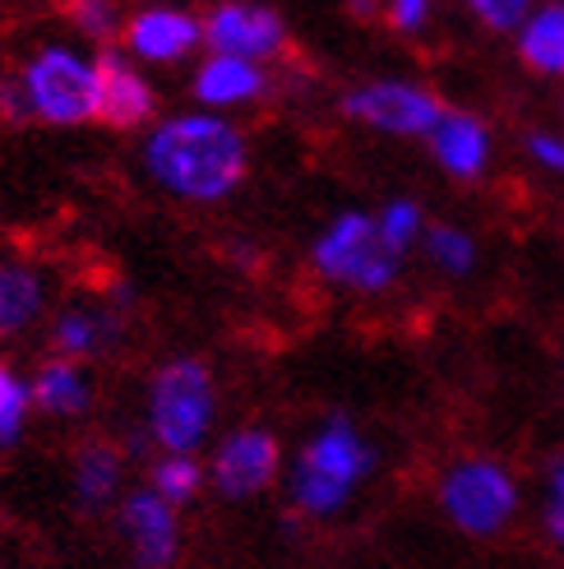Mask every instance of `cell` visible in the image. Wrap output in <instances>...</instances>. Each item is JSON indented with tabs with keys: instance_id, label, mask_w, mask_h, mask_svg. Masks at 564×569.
Segmentation results:
<instances>
[{
	"instance_id": "6da1fadb",
	"label": "cell",
	"mask_w": 564,
	"mask_h": 569,
	"mask_svg": "<svg viewBox=\"0 0 564 569\" xmlns=\"http://www.w3.org/2000/svg\"><path fill=\"white\" fill-rule=\"evenodd\" d=\"M144 162L158 186H167L181 199L209 204V199H222L241 186L245 139L236 126L218 117H177L149 134Z\"/></svg>"
},
{
	"instance_id": "7a4b0ae2",
	"label": "cell",
	"mask_w": 564,
	"mask_h": 569,
	"mask_svg": "<svg viewBox=\"0 0 564 569\" xmlns=\"http://www.w3.org/2000/svg\"><path fill=\"white\" fill-rule=\"evenodd\" d=\"M380 453L361 440L352 421L333 417L324 431L301 449L292 468V505L305 515H333L352 500V491L375 472Z\"/></svg>"
},
{
	"instance_id": "3957f363",
	"label": "cell",
	"mask_w": 564,
	"mask_h": 569,
	"mask_svg": "<svg viewBox=\"0 0 564 569\" xmlns=\"http://www.w3.org/2000/svg\"><path fill=\"white\" fill-rule=\"evenodd\" d=\"M315 269L352 292H384L403 269V250L384 237L380 218L343 213L329 222V232L315 241Z\"/></svg>"
},
{
	"instance_id": "277c9868",
	"label": "cell",
	"mask_w": 564,
	"mask_h": 569,
	"mask_svg": "<svg viewBox=\"0 0 564 569\" xmlns=\"http://www.w3.org/2000/svg\"><path fill=\"white\" fill-rule=\"evenodd\" d=\"M213 426V380L204 361H167L149 385V431L162 449L194 453Z\"/></svg>"
},
{
	"instance_id": "5b68a950",
	"label": "cell",
	"mask_w": 564,
	"mask_h": 569,
	"mask_svg": "<svg viewBox=\"0 0 564 569\" xmlns=\"http://www.w3.org/2000/svg\"><path fill=\"white\" fill-rule=\"evenodd\" d=\"M440 505L449 523L467 537H495L504 523L514 519L518 509V491L514 477L491 459H463L444 472L440 481Z\"/></svg>"
},
{
	"instance_id": "8992f818",
	"label": "cell",
	"mask_w": 564,
	"mask_h": 569,
	"mask_svg": "<svg viewBox=\"0 0 564 569\" xmlns=\"http://www.w3.org/2000/svg\"><path fill=\"white\" fill-rule=\"evenodd\" d=\"M28 98H33V117L51 126H79L98 117V66L66 47L38 51L23 70Z\"/></svg>"
},
{
	"instance_id": "52a82bcc",
	"label": "cell",
	"mask_w": 564,
	"mask_h": 569,
	"mask_svg": "<svg viewBox=\"0 0 564 569\" xmlns=\"http://www.w3.org/2000/svg\"><path fill=\"white\" fill-rule=\"evenodd\" d=\"M343 117L371 126L380 134H431L435 121L444 117V107L426 89H416V83L380 79V83H365V89H352L343 98Z\"/></svg>"
},
{
	"instance_id": "ba28073f",
	"label": "cell",
	"mask_w": 564,
	"mask_h": 569,
	"mask_svg": "<svg viewBox=\"0 0 564 569\" xmlns=\"http://www.w3.org/2000/svg\"><path fill=\"white\" fill-rule=\"evenodd\" d=\"M278 472V440L269 431H236L213 453V487L228 500L260 496Z\"/></svg>"
},
{
	"instance_id": "9c48e42d",
	"label": "cell",
	"mask_w": 564,
	"mask_h": 569,
	"mask_svg": "<svg viewBox=\"0 0 564 569\" xmlns=\"http://www.w3.org/2000/svg\"><path fill=\"white\" fill-rule=\"evenodd\" d=\"M121 532L130 537L139 565H149V569L172 565L177 542H181L177 537V505L158 491H134L121 505Z\"/></svg>"
},
{
	"instance_id": "30bf717a",
	"label": "cell",
	"mask_w": 564,
	"mask_h": 569,
	"mask_svg": "<svg viewBox=\"0 0 564 569\" xmlns=\"http://www.w3.org/2000/svg\"><path fill=\"white\" fill-rule=\"evenodd\" d=\"M204 38L213 51H236V56H273L282 51V42H288V28H282V19L264 6H218L204 23Z\"/></svg>"
},
{
	"instance_id": "8fae6325",
	"label": "cell",
	"mask_w": 564,
	"mask_h": 569,
	"mask_svg": "<svg viewBox=\"0 0 564 569\" xmlns=\"http://www.w3.org/2000/svg\"><path fill=\"white\" fill-rule=\"evenodd\" d=\"M93 66H98V121H107V126H139V121L153 117V89L139 79V70L130 61L102 51Z\"/></svg>"
},
{
	"instance_id": "7c38bea8",
	"label": "cell",
	"mask_w": 564,
	"mask_h": 569,
	"mask_svg": "<svg viewBox=\"0 0 564 569\" xmlns=\"http://www.w3.org/2000/svg\"><path fill=\"white\" fill-rule=\"evenodd\" d=\"M431 149L449 177L472 181V177H482V167L491 158V134L476 117H467V111H444L431 130Z\"/></svg>"
},
{
	"instance_id": "4fadbf2b",
	"label": "cell",
	"mask_w": 564,
	"mask_h": 569,
	"mask_svg": "<svg viewBox=\"0 0 564 569\" xmlns=\"http://www.w3.org/2000/svg\"><path fill=\"white\" fill-rule=\"evenodd\" d=\"M130 51L139 61H153V66H172L181 56L200 42V23L181 10H144L139 19H130Z\"/></svg>"
},
{
	"instance_id": "5bb4252c",
	"label": "cell",
	"mask_w": 564,
	"mask_h": 569,
	"mask_svg": "<svg viewBox=\"0 0 564 569\" xmlns=\"http://www.w3.org/2000/svg\"><path fill=\"white\" fill-rule=\"evenodd\" d=\"M264 70L255 66V56H236V51H213L209 61L194 74V93L209 107H236L264 93Z\"/></svg>"
},
{
	"instance_id": "9a60e30c",
	"label": "cell",
	"mask_w": 564,
	"mask_h": 569,
	"mask_svg": "<svg viewBox=\"0 0 564 569\" xmlns=\"http://www.w3.org/2000/svg\"><path fill=\"white\" fill-rule=\"evenodd\" d=\"M518 56L537 70V74H555L564 79V0L532 10L523 19V38H518Z\"/></svg>"
},
{
	"instance_id": "2e32d148",
	"label": "cell",
	"mask_w": 564,
	"mask_h": 569,
	"mask_svg": "<svg viewBox=\"0 0 564 569\" xmlns=\"http://www.w3.org/2000/svg\"><path fill=\"white\" fill-rule=\"evenodd\" d=\"M117 316H107V310H66L61 320H56L51 338H56V348H61L66 357L83 361V357H102L111 343H117Z\"/></svg>"
},
{
	"instance_id": "e0dca14e",
	"label": "cell",
	"mask_w": 564,
	"mask_h": 569,
	"mask_svg": "<svg viewBox=\"0 0 564 569\" xmlns=\"http://www.w3.org/2000/svg\"><path fill=\"white\" fill-rule=\"evenodd\" d=\"M121 487V459L111 445H83L74 459V500L83 509H102Z\"/></svg>"
},
{
	"instance_id": "ac0fdd59",
	"label": "cell",
	"mask_w": 564,
	"mask_h": 569,
	"mask_svg": "<svg viewBox=\"0 0 564 569\" xmlns=\"http://www.w3.org/2000/svg\"><path fill=\"white\" fill-rule=\"evenodd\" d=\"M33 398L51 412V417H79L83 408H89V380H83V371L70 361H47L38 380H33Z\"/></svg>"
},
{
	"instance_id": "d6986e66",
	"label": "cell",
	"mask_w": 564,
	"mask_h": 569,
	"mask_svg": "<svg viewBox=\"0 0 564 569\" xmlns=\"http://www.w3.org/2000/svg\"><path fill=\"white\" fill-rule=\"evenodd\" d=\"M42 310V278L33 269L0 264V333H19Z\"/></svg>"
},
{
	"instance_id": "ffe728a7",
	"label": "cell",
	"mask_w": 564,
	"mask_h": 569,
	"mask_svg": "<svg viewBox=\"0 0 564 569\" xmlns=\"http://www.w3.org/2000/svg\"><path fill=\"white\" fill-rule=\"evenodd\" d=\"M200 481H204V472H200V463H194V453L167 449V459L153 468V491L167 496L172 505H190L194 496H200Z\"/></svg>"
},
{
	"instance_id": "44dd1931",
	"label": "cell",
	"mask_w": 564,
	"mask_h": 569,
	"mask_svg": "<svg viewBox=\"0 0 564 569\" xmlns=\"http://www.w3.org/2000/svg\"><path fill=\"white\" fill-rule=\"evenodd\" d=\"M426 254H431V264L440 273H449V278H463L476 264V246H472L467 232H459V227H431Z\"/></svg>"
},
{
	"instance_id": "7402d4cb",
	"label": "cell",
	"mask_w": 564,
	"mask_h": 569,
	"mask_svg": "<svg viewBox=\"0 0 564 569\" xmlns=\"http://www.w3.org/2000/svg\"><path fill=\"white\" fill-rule=\"evenodd\" d=\"M28 403H33V389H28L10 366H0V449H14V440L23 436Z\"/></svg>"
},
{
	"instance_id": "603a6c76",
	"label": "cell",
	"mask_w": 564,
	"mask_h": 569,
	"mask_svg": "<svg viewBox=\"0 0 564 569\" xmlns=\"http://www.w3.org/2000/svg\"><path fill=\"white\" fill-rule=\"evenodd\" d=\"M70 19L83 38L111 42L121 28V0H70Z\"/></svg>"
},
{
	"instance_id": "cb8c5ba5",
	"label": "cell",
	"mask_w": 564,
	"mask_h": 569,
	"mask_svg": "<svg viewBox=\"0 0 564 569\" xmlns=\"http://www.w3.org/2000/svg\"><path fill=\"white\" fill-rule=\"evenodd\" d=\"M467 6L486 28H495V33H514L532 14V0H467Z\"/></svg>"
},
{
	"instance_id": "d4e9b609",
	"label": "cell",
	"mask_w": 564,
	"mask_h": 569,
	"mask_svg": "<svg viewBox=\"0 0 564 569\" xmlns=\"http://www.w3.org/2000/svg\"><path fill=\"white\" fill-rule=\"evenodd\" d=\"M380 227H384V237L393 246L407 250L421 237V209L407 204V199H393V204H384V213H380Z\"/></svg>"
},
{
	"instance_id": "484cf974",
	"label": "cell",
	"mask_w": 564,
	"mask_h": 569,
	"mask_svg": "<svg viewBox=\"0 0 564 569\" xmlns=\"http://www.w3.org/2000/svg\"><path fill=\"white\" fill-rule=\"evenodd\" d=\"M384 14L399 33H421L431 19V0H384Z\"/></svg>"
},
{
	"instance_id": "4316f807",
	"label": "cell",
	"mask_w": 564,
	"mask_h": 569,
	"mask_svg": "<svg viewBox=\"0 0 564 569\" xmlns=\"http://www.w3.org/2000/svg\"><path fill=\"white\" fill-rule=\"evenodd\" d=\"M546 532L551 542L564 551V459L551 468V500H546Z\"/></svg>"
},
{
	"instance_id": "83f0119b",
	"label": "cell",
	"mask_w": 564,
	"mask_h": 569,
	"mask_svg": "<svg viewBox=\"0 0 564 569\" xmlns=\"http://www.w3.org/2000/svg\"><path fill=\"white\" fill-rule=\"evenodd\" d=\"M527 153L537 158L542 167H551V172H564V139H555V134H532V139H527Z\"/></svg>"
}]
</instances>
